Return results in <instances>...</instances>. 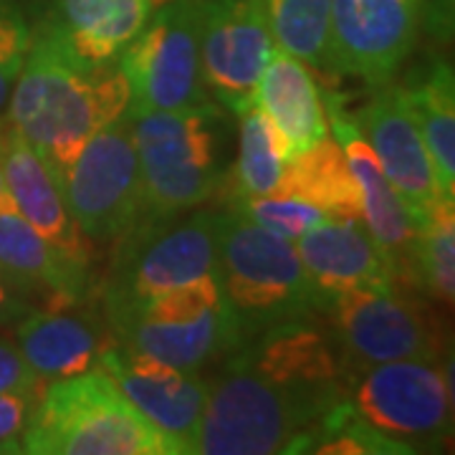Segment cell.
Masks as SVG:
<instances>
[{
    "mask_svg": "<svg viewBox=\"0 0 455 455\" xmlns=\"http://www.w3.org/2000/svg\"><path fill=\"white\" fill-rule=\"evenodd\" d=\"M127 107L130 86L119 64L99 68L76 64L36 23L31 49L5 114L11 127L44 157L59 182L84 145L124 116Z\"/></svg>",
    "mask_w": 455,
    "mask_h": 455,
    "instance_id": "cell-1",
    "label": "cell"
},
{
    "mask_svg": "<svg viewBox=\"0 0 455 455\" xmlns=\"http://www.w3.org/2000/svg\"><path fill=\"white\" fill-rule=\"evenodd\" d=\"M344 395L291 387L228 355L211 379L196 455L307 453L314 433Z\"/></svg>",
    "mask_w": 455,
    "mask_h": 455,
    "instance_id": "cell-2",
    "label": "cell"
},
{
    "mask_svg": "<svg viewBox=\"0 0 455 455\" xmlns=\"http://www.w3.org/2000/svg\"><path fill=\"white\" fill-rule=\"evenodd\" d=\"M142 180V218H170L211 200L226 180L228 122L215 101L127 109Z\"/></svg>",
    "mask_w": 455,
    "mask_h": 455,
    "instance_id": "cell-3",
    "label": "cell"
},
{
    "mask_svg": "<svg viewBox=\"0 0 455 455\" xmlns=\"http://www.w3.org/2000/svg\"><path fill=\"white\" fill-rule=\"evenodd\" d=\"M20 451L28 455H175L101 370L44 385Z\"/></svg>",
    "mask_w": 455,
    "mask_h": 455,
    "instance_id": "cell-4",
    "label": "cell"
},
{
    "mask_svg": "<svg viewBox=\"0 0 455 455\" xmlns=\"http://www.w3.org/2000/svg\"><path fill=\"white\" fill-rule=\"evenodd\" d=\"M218 276L245 339L268 326L319 314V299L291 241L245 220L218 212Z\"/></svg>",
    "mask_w": 455,
    "mask_h": 455,
    "instance_id": "cell-5",
    "label": "cell"
},
{
    "mask_svg": "<svg viewBox=\"0 0 455 455\" xmlns=\"http://www.w3.org/2000/svg\"><path fill=\"white\" fill-rule=\"evenodd\" d=\"M218 212L140 218L114 243L109 276L101 289L104 322L163 293L218 274Z\"/></svg>",
    "mask_w": 455,
    "mask_h": 455,
    "instance_id": "cell-6",
    "label": "cell"
},
{
    "mask_svg": "<svg viewBox=\"0 0 455 455\" xmlns=\"http://www.w3.org/2000/svg\"><path fill=\"white\" fill-rule=\"evenodd\" d=\"M107 326L114 339L132 352L197 372L226 359L245 341L218 274L163 293L114 316Z\"/></svg>",
    "mask_w": 455,
    "mask_h": 455,
    "instance_id": "cell-7",
    "label": "cell"
},
{
    "mask_svg": "<svg viewBox=\"0 0 455 455\" xmlns=\"http://www.w3.org/2000/svg\"><path fill=\"white\" fill-rule=\"evenodd\" d=\"M344 400L407 455L440 453L453 435L451 362L403 359L347 374Z\"/></svg>",
    "mask_w": 455,
    "mask_h": 455,
    "instance_id": "cell-8",
    "label": "cell"
},
{
    "mask_svg": "<svg viewBox=\"0 0 455 455\" xmlns=\"http://www.w3.org/2000/svg\"><path fill=\"white\" fill-rule=\"evenodd\" d=\"M347 374L385 362L443 359L445 337L433 307L403 286L344 291L322 307Z\"/></svg>",
    "mask_w": 455,
    "mask_h": 455,
    "instance_id": "cell-9",
    "label": "cell"
},
{
    "mask_svg": "<svg viewBox=\"0 0 455 455\" xmlns=\"http://www.w3.org/2000/svg\"><path fill=\"white\" fill-rule=\"evenodd\" d=\"M203 0H163L119 56L130 86L127 109H188L212 101L200 64Z\"/></svg>",
    "mask_w": 455,
    "mask_h": 455,
    "instance_id": "cell-10",
    "label": "cell"
},
{
    "mask_svg": "<svg viewBox=\"0 0 455 455\" xmlns=\"http://www.w3.org/2000/svg\"><path fill=\"white\" fill-rule=\"evenodd\" d=\"M66 205L92 243L122 238L142 218V180L130 116L99 130L61 178Z\"/></svg>",
    "mask_w": 455,
    "mask_h": 455,
    "instance_id": "cell-11",
    "label": "cell"
},
{
    "mask_svg": "<svg viewBox=\"0 0 455 455\" xmlns=\"http://www.w3.org/2000/svg\"><path fill=\"white\" fill-rule=\"evenodd\" d=\"M119 392L163 435L175 455H196L211 379L197 370H180L160 359L132 352L114 339L99 357Z\"/></svg>",
    "mask_w": 455,
    "mask_h": 455,
    "instance_id": "cell-12",
    "label": "cell"
},
{
    "mask_svg": "<svg viewBox=\"0 0 455 455\" xmlns=\"http://www.w3.org/2000/svg\"><path fill=\"white\" fill-rule=\"evenodd\" d=\"M276 49L260 0H203L200 64L211 99L226 112L248 109Z\"/></svg>",
    "mask_w": 455,
    "mask_h": 455,
    "instance_id": "cell-13",
    "label": "cell"
},
{
    "mask_svg": "<svg viewBox=\"0 0 455 455\" xmlns=\"http://www.w3.org/2000/svg\"><path fill=\"white\" fill-rule=\"evenodd\" d=\"M420 0H329L334 76L392 82L415 46Z\"/></svg>",
    "mask_w": 455,
    "mask_h": 455,
    "instance_id": "cell-14",
    "label": "cell"
},
{
    "mask_svg": "<svg viewBox=\"0 0 455 455\" xmlns=\"http://www.w3.org/2000/svg\"><path fill=\"white\" fill-rule=\"evenodd\" d=\"M324 107L329 130L339 142L359 188L362 223L372 233L379 251L387 256L400 286L412 289L410 286V259H412V245H415V233H418V218L403 200V196L395 190L385 170L379 167L372 147L359 130L355 114L344 107L341 94L326 92Z\"/></svg>",
    "mask_w": 455,
    "mask_h": 455,
    "instance_id": "cell-15",
    "label": "cell"
},
{
    "mask_svg": "<svg viewBox=\"0 0 455 455\" xmlns=\"http://www.w3.org/2000/svg\"><path fill=\"white\" fill-rule=\"evenodd\" d=\"M355 119L372 147L379 167L412 208L415 218L445 197L435 178L430 152L407 112L400 84L385 82L374 86L372 97L355 114Z\"/></svg>",
    "mask_w": 455,
    "mask_h": 455,
    "instance_id": "cell-16",
    "label": "cell"
},
{
    "mask_svg": "<svg viewBox=\"0 0 455 455\" xmlns=\"http://www.w3.org/2000/svg\"><path fill=\"white\" fill-rule=\"evenodd\" d=\"M293 245L314 283L319 314L337 293L390 291L400 286L390 260L359 218H326Z\"/></svg>",
    "mask_w": 455,
    "mask_h": 455,
    "instance_id": "cell-17",
    "label": "cell"
},
{
    "mask_svg": "<svg viewBox=\"0 0 455 455\" xmlns=\"http://www.w3.org/2000/svg\"><path fill=\"white\" fill-rule=\"evenodd\" d=\"M163 0H51L38 28L86 68L119 61Z\"/></svg>",
    "mask_w": 455,
    "mask_h": 455,
    "instance_id": "cell-18",
    "label": "cell"
},
{
    "mask_svg": "<svg viewBox=\"0 0 455 455\" xmlns=\"http://www.w3.org/2000/svg\"><path fill=\"white\" fill-rule=\"evenodd\" d=\"M89 260L68 256L23 220L13 208L0 211V268L44 309L82 304L89 289Z\"/></svg>",
    "mask_w": 455,
    "mask_h": 455,
    "instance_id": "cell-19",
    "label": "cell"
},
{
    "mask_svg": "<svg viewBox=\"0 0 455 455\" xmlns=\"http://www.w3.org/2000/svg\"><path fill=\"white\" fill-rule=\"evenodd\" d=\"M74 307L36 309L16 326L18 349L44 385L99 370L101 352L114 341L107 322Z\"/></svg>",
    "mask_w": 455,
    "mask_h": 455,
    "instance_id": "cell-20",
    "label": "cell"
},
{
    "mask_svg": "<svg viewBox=\"0 0 455 455\" xmlns=\"http://www.w3.org/2000/svg\"><path fill=\"white\" fill-rule=\"evenodd\" d=\"M3 172L13 211L56 248L89 260V243L68 212L61 182L13 127L3 132Z\"/></svg>",
    "mask_w": 455,
    "mask_h": 455,
    "instance_id": "cell-21",
    "label": "cell"
},
{
    "mask_svg": "<svg viewBox=\"0 0 455 455\" xmlns=\"http://www.w3.org/2000/svg\"><path fill=\"white\" fill-rule=\"evenodd\" d=\"M253 104L276 127L289 160L329 134L324 97L309 66L278 46L260 71Z\"/></svg>",
    "mask_w": 455,
    "mask_h": 455,
    "instance_id": "cell-22",
    "label": "cell"
},
{
    "mask_svg": "<svg viewBox=\"0 0 455 455\" xmlns=\"http://www.w3.org/2000/svg\"><path fill=\"white\" fill-rule=\"evenodd\" d=\"M407 112L430 152L443 196L455 197V79L451 64L435 59L400 84Z\"/></svg>",
    "mask_w": 455,
    "mask_h": 455,
    "instance_id": "cell-23",
    "label": "cell"
},
{
    "mask_svg": "<svg viewBox=\"0 0 455 455\" xmlns=\"http://www.w3.org/2000/svg\"><path fill=\"white\" fill-rule=\"evenodd\" d=\"M278 193L309 200L329 218L362 220V200L355 175L339 142L329 134L286 163Z\"/></svg>",
    "mask_w": 455,
    "mask_h": 455,
    "instance_id": "cell-24",
    "label": "cell"
},
{
    "mask_svg": "<svg viewBox=\"0 0 455 455\" xmlns=\"http://www.w3.org/2000/svg\"><path fill=\"white\" fill-rule=\"evenodd\" d=\"M238 119V157L220 188H226L228 200L274 196L289 163L283 140L259 104H251Z\"/></svg>",
    "mask_w": 455,
    "mask_h": 455,
    "instance_id": "cell-25",
    "label": "cell"
},
{
    "mask_svg": "<svg viewBox=\"0 0 455 455\" xmlns=\"http://www.w3.org/2000/svg\"><path fill=\"white\" fill-rule=\"evenodd\" d=\"M410 286L451 307L455 296V203L443 197L418 218Z\"/></svg>",
    "mask_w": 455,
    "mask_h": 455,
    "instance_id": "cell-26",
    "label": "cell"
},
{
    "mask_svg": "<svg viewBox=\"0 0 455 455\" xmlns=\"http://www.w3.org/2000/svg\"><path fill=\"white\" fill-rule=\"evenodd\" d=\"M278 49L299 61L334 76L329 0H260Z\"/></svg>",
    "mask_w": 455,
    "mask_h": 455,
    "instance_id": "cell-27",
    "label": "cell"
},
{
    "mask_svg": "<svg viewBox=\"0 0 455 455\" xmlns=\"http://www.w3.org/2000/svg\"><path fill=\"white\" fill-rule=\"evenodd\" d=\"M307 453L322 455H403L407 453L403 445L392 443L382 433L364 423L357 412L341 400L326 415L319 430L314 433Z\"/></svg>",
    "mask_w": 455,
    "mask_h": 455,
    "instance_id": "cell-28",
    "label": "cell"
},
{
    "mask_svg": "<svg viewBox=\"0 0 455 455\" xmlns=\"http://www.w3.org/2000/svg\"><path fill=\"white\" fill-rule=\"evenodd\" d=\"M228 211L276 233L291 243H296L304 233H309L311 228H316L329 218L322 208L311 205L309 200L286 196V193L260 197H230Z\"/></svg>",
    "mask_w": 455,
    "mask_h": 455,
    "instance_id": "cell-29",
    "label": "cell"
},
{
    "mask_svg": "<svg viewBox=\"0 0 455 455\" xmlns=\"http://www.w3.org/2000/svg\"><path fill=\"white\" fill-rule=\"evenodd\" d=\"M36 18L26 0H0V119L31 49Z\"/></svg>",
    "mask_w": 455,
    "mask_h": 455,
    "instance_id": "cell-30",
    "label": "cell"
},
{
    "mask_svg": "<svg viewBox=\"0 0 455 455\" xmlns=\"http://www.w3.org/2000/svg\"><path fill=\"white\" fill-rule=\"evenodd\" d=\"M41 392L33 395H0V455L23 453L20 443L31 420L33 405Z\"/></svg>",
    "mask_w": 455,
    "mask_h": 455,
    "instance_id": "cell-31",
    "label": "cell"
},
{
    "mask_svg": "<svg viewBox=\"0 0 455 455\" xmlns=\"http://www.w3.org/2000/svg\"><path fill=\"white\" fill-rule=\"evenodd\" d=\"M44 390V382L36 377L18 344L0 339V395H33Z\"/></svg>",
    "mask_w": 455,
    "mask_h": 455,
    "instance_id": "cell-32",
    "label": "cell"
},
{
    "mask_svg": "<svg viewBox=\"0 0 455 455\" xmlns=\"http://www.w3.org/2000/svg\"><path fill=\"white\" fill-rule=\"evenodd\" d=\"M38 309L31 293L23 291L13 278L0 268V326L16 329L28 314Z\"/></svg>",
    "mask_w": 455,
    "mask_h": 455,
    "instance_id": "cell-33",
    "label": "cell"
},
{
    "mask_svg": "<svg viewBox=\"0 0 455 455\" xmlns=\"http://www.w3.org/2000/svg\"><path fill=\"white\" fill-rule=\"evenodd\" d=\"M3 208H13V205H11L8 188H5V172H3V132H0V211Z\"/></svg>",
    "mask_w": 455,
    "mask_h": 455,
    "instance_id": "cell-34",
    "label": "cell"
},
{
    "mask_svg": "<svg viewBox=\"0 0 455 455\" xmlns=\"http://www.w3.org/2000/svg\"><path fill=\"white\" fill-rule=\"evenodd\" d=\"M420 3H423V0H420Z\"/></svg>",
    "mask_w": 455,
    "mask_h": 455,
    "instance_id": "cell-35",
    "label": "cell"
}]
</instances>
